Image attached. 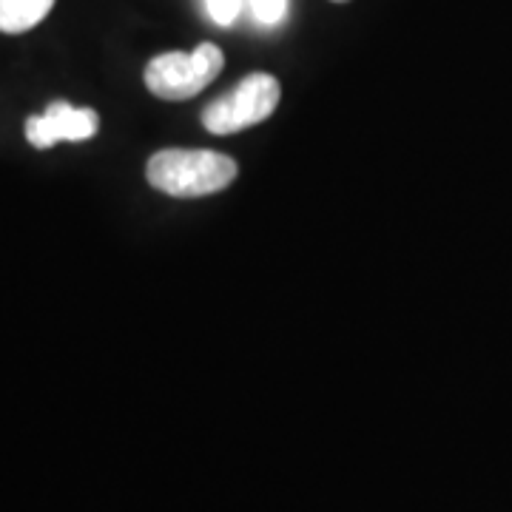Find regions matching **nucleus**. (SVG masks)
I'll return each instance as SVG.
<instances>
[{
  "label": "nucleus",
  "instance_id": "f03ea898",
  "mask_svg": "<svg viewBox=\"0 0 512 512\" xmlns=\"http://www.w3.org/2000/svg\"><path fill=\"white\" fill-rule=\"evenodd\" d=\"M225 66L220 46L200 43L191 55L185 52H165L146 66L148 92L163 100H191L208 83L217 80Z\"/></svg>",
  "mask_w": 512,
  "mask_h": 512
},
{
  "label": "nucleus",
  "instance_id": "423d86ee",
  "mask_svg": "<svg viewBox=\"0 0 512 512\" xmlns=\"http://www.w3.org/2000/svg\"><path fill=\"white\" fill-rule=\"evenodd\" d=\"M248 6L262 26H276L288 12V0H248Z\"/></svg>",
  "mask_w": 512,
  "mask_h": 512
},
{
  "label": "nucleus",
  "instance_id": "39448f33",
  "mask_svg": "<svg viewBox=\"0 0 512 512\" xmlns=\"http://www.w3.org/2000/svg\"><path fill=\"white\" fill-rule=\"evenodd\" d=\"M55 0H0V32L23 35L52 12Z\"/></svg>",
  "mask_w": 512,
  "mask_h": 512
},
{
  "label": "nucleus",
  "instance_id": "7ed1b4c3",
  "mask_svg": "<svg viewBox=\"0 0 512 512\" xmlns=\"http://www.w3.org/2000/svg\"><path fill=\"white\" fill-rule=\"evenodd\" d=\"M279 80L268 72H254L242 77L237 89L214 100L202 111V126L211 134H237L245 128L265 123L279 106Z\"/></svg>",
  "mask_w": 512,
  "mask_h": 512
},
{
  "label": "nucleus",
  "instance_id": "20e7f679",
  "mask_svg": "<svg viewBox=\"0 0 512 512\" xmlns=\"http://www.w3.org/2000/svg\"><path fill=\"white\" fill-rule=\"evenodd\" d=\"M100 128V117L92 109H77L63 100L52 103L43 114L26 120V137L35 148H52L60 140H89Z\"/></svg>",
  "mask_w": 512,
  "mask_h": 512
},
{
  "label": "nucleus",
  "instance_id": "f257e3e1",
  "mask_svg": "<svg viewBox=\"0 0 512 512\" xmlns=\"http://www.w3.org/2000/svg\"><path fill=\"white\" fill-rule=\"evenodd\" d=\"M148 183L168 197L194 200L220 194L237 180V163L217 151L165 148L148 160Z\"/></svg>",
  "mask_w": 512,
  "mask_h": 512
},
{
  "label": "nucleus",
  "instance_id": "6e6552de",
  "mask_svg": "<svg viewBox=\"0 0 512 512\" xmlns=\"http://www.w3.org/2000/svg\"><path fill=\"white\" fill-rule=\"evenodd\" d=\"M333 3H348V0H333Z\"/></svg>",
  "mask_w": 512,
  "mask_h": 512
},
{
  "label": "nucleus",
  "instance_id": "0eeeda50",
  "mask_svg": "<svg viewBox=\"0 0 512 512\" xmlns=\"http://www.w3.org/2000/svg\"><path fill=\"white\" fill-rule=\"evenodd\" d=\"M245 3L248 0H205V12L211 15L217 26H231L239 18Z\"/></svg>",
  "mask_w": 512,
  "mask_h": 512
}]
</instances>
